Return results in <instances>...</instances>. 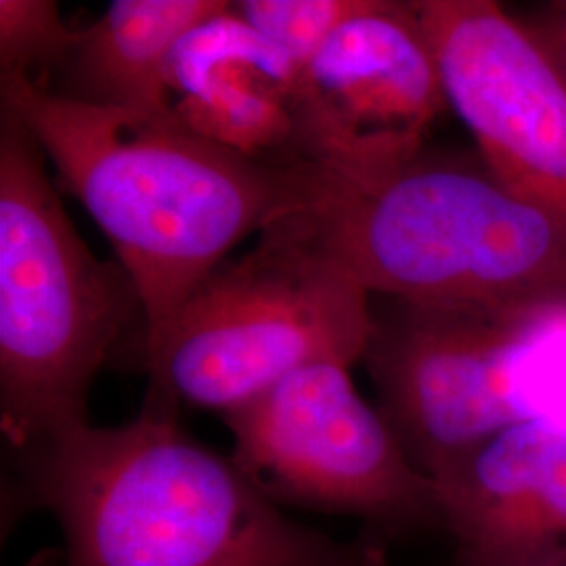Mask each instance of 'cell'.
I'll return each mask as SVG.
<instances>
[{
	"mask_svg": "<svg viewBox=\"0 0 566 566\" xmlns=\"http://www.w3.org/2000/svg\"><path fill=\"white\" fill-rule=\"evenodd\" d=\"M224 4V0H114L97 20L76 28L72 49L55 72L57 84L49 88L91 105L170 114V57L193 25Z\"/></svg>",
	"mask_w": 566,
	"mask_h": 566,
	"instance_id": "12",
	"label": "cell"
},
{
	"mask_svg": "<svg viewBox=\"0 0 566 566\" xmlns=\"http://www.w3.org/2000/svg\"><path fill=\"white\" fill-rule=\"evenodd\" d=\"M175 407L74 426L23 451L32 497L60 523L67 566H334L348 546L280 514L233 460L193 441Z\"/></svg>",
	"mask_w": 566,
	"mask_h": 566,
	"instance_id": "3",
	"label": "cell"
},
{
	"mask_svg": "<svg viewBox=\"0 0 566 566\" xmlns=\"http://www.w3.org/2000/svg\"><path fill=\"white\" fill-rule=\"evenodd\" d=\"M479 158L566 231V82L493 0H411Z\"/></svg>",
	"mask_w": 566,
	"mask_h": 566,
	"instance_id": "8",
	"label": "cell"
},
{
	"mask_svg": "<svg viewBox=\"0 0 566 566\" xmlns=\"http://www.w3.org/2000/svg\"><path fill=\"white\" fill-rule=\"evenodd\" d=\"M0 93L114 245L142 301L143 357L224 256L287 203L283 164L227 151L170 114L91 105L23 81H0Z\"/></svg>",
	"mask_w": 566,
	"mask_h": 566,
	"instance_id": "1",
	"label": "cell"
},
{
	"mask_svg": "<svg viewBox=\"0 0 566 566\" xmlns=\"http://www.w3.org/2000/svg\"><path fill=\"white\" fill-rule=\"evenodd\" d=\"M446 109L439 65L413 4L369 0L298 74L290 160L344 172L388 170L424 151Z\"/></svg>",
	"mask_w": 566,
	"mask_h": 566,
	"instance_id": "9",
	"label": "cell"
},
{
	"mask_svg": "<svg viewBox=\"0 0 566 566\" xmlns=\"http://www.w3.org/2000/svg\"><path fill=\"white\" fill-rule=\"evenodd\" d=\"M282 164L287 203L273 223L369 294L416 308H472L566 290L565 229L481 158L424 149L380 172Z\"/></svg>",
	"mask_w": 566,
	"mask_h": 566,
	"instance_id": "2",
	"label": "cell"
},
{
	"mask_svg": "<svg viewBox=\"0 0 566 566\" xmlns=\"http://www.w3.org/2000/svg\"><path fill=\"white\" fill-rule=\"evenodd\" d=\"M526 34L539 46L558 76L566 82V0L547 2L533 11V18H516Z\"/></svg>",
	"mask_w": 566,
	"mask_h": 566,
	"instance_id": "15",
	"label": "cell"
},
{
	"mask_svg": "<svg viewBox=\"0 0 566 566\" xmlns=\"http://www.w3.org/2000/svg\"><path fill=\"white\" fill-rule=\"evenodd\" d=\"M432 483L465 566L566 556V428L502 430Z\"/></svg>",
	"mask_w": 566,
	"mask_h": 566,
	"instance_id": "10",
	"label": "cell"
},
{
	"mask_svg": "<svg viewBox=\"0 0 566 566\" xmlns=\"http://www.w3.org/2000/svg\"><path fill=\"white\" fill-rule=\"evenodd\" d=\"M41 145L0 116V428L20 451L84 424L95 376L142 301L70 221ZM145 327V325H143Z\"/></svg>",
	"mask_w": 566,
	"mask_h": 566,
	"instance_id": "4",
	"label": "cell"
},
{
	"mask_svg": "<svg viewBox=\"0 0 566 566\" xmlns=\"http://www.w3.org/2000/svg\"><path fill=\"white\" fill-rule=\"evenodd\" d=\"M507 566H566V556H556V558H544V560H535V563H523V565Z\"/></svg>",
	"mask_w": 566,
	"mask_h": 566,
	"instance_id": "17",
	"label": "cell"
},
{
	"mask_svg": "<svg viewBox=\"0 0 566 566\" xmlns=\"http://www.w3.org/2000/svg\"><path fill=\"white\" fill-rule=\"evenodd\" d=\"M74 39L55 0H0V81L49 88Z\"/></svg>",
	"mask_w": 566,
	"mask_h": 566,
	"instance_id": "13",
	"label": "cell"
},
{
	"mask_svg": "<svg viewBox=\"0 0 566 566\" xmlns=\"http://www.w3.org/2000/svg\"><path fill=\"white\" fill-rule=\"evenodd\" d=\"M365 364L382 413L432 481L521 424L566 428V290L378 322Z\"/></svg>",
	"mask_w": 566,
	"mask_h": 566,
	"instance_id": "5",
	"label": "cell"
},
{
	"mask_svg": "<svg viewBox=\"0 0 566 566\" xmlns=\"http://www.w3.org/2000/svg\"><path fill=\"white\" fill-rule=\"evenodd\" d=\"M298 70L238 15L233 2L193 25L168 65L170 116L256 163L290 160Z\"/></svg>",
	"mask_w": 566,
	"mask_h": 566,
	"instance_id": "11",
	"label": "cell"
},
{
	"mask_svg": "<svg viewBox=\"0 0 566 566\" xmlns=\"http://www.w3.org/2000/svg\"><path fill=\"white\" fill-rule=\"evenodd\" d=\"M374 563V556L365 547L348 546L346 554L334 566H371Z\"/></svg>",
	"mask_w": 566,
	"mask_h": 566,
	"instance_id": "16",
	"label": "cell"
},
{
	"mask_svg": "<svg viewBox=\"0 0 566 566\" xmlns=\"http://www.w3.org/2000/svg\"><path fill=\"white\" fill-rule=\"evenodd\" d=\"M371 294L283 224L223 264L182 304L145 357L149 399L229 413L319 361H364Z\"/></svg>",
	"mask_w": 566,
	"mask_h": 566,
	"instance_id": "6",
	"label": "cell"
},
{
	"mask_svg": "<svg viewBox=\"0 0 566 566\" xmlns=\"http://www.w3.org/2000/svg\"><path fill=\"white\" fill-rule=\"evenodd\" d=\"M369 0H240L233 9L294 67L303 70Z\"/></svg>",
	"mask_w": 566,
	"mask_h": 566,
	"instance_id": "14",
	"label": "cell"
},
{
	"mask_svg": "<svg viewBox=\"0 0 566 566\" xmlns=\"http://www.w3.org/2000/svg\"><path fill=\"white\" fill-rule=\"evenodd\" d=\"M350 364L319 361L224 413L233 464L273 504L380 523L441 521L434 483L407 455Z\"/></svg>",
	"mask_w": 566,
	"mask_h": 566,
	"instance_id": "7",
	"label": "cell"
}]
</instances>
